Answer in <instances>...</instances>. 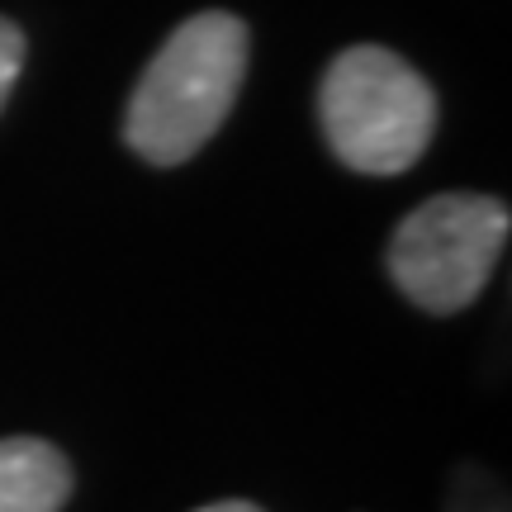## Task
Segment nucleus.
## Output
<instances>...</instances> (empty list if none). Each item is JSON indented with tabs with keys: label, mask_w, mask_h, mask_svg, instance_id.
I'll return each mask as SVG.
<instances>
[{
	"label": "nucleus",
	"mask_w": 512,
	"mask_h": 512,
	"mask_svg": "<svg viewBox=\"0 0 512 512\" xmlns=\"http://www.w3.org/2000/svg\"><path fill=\"white\" fill-rule=\"evenodd\" d=\"M512 214L494 195H437L418 204L389 242V275L418 309L460 313L489 285Z\"/></svg>",
	"instance_id": "obj_3"
},
{
	"label": "nucleus",
	"mask_w": 512,
	"mask_h": 512,
	"mask_svg": "<svg viewBox=\"0 0 512 512\" xmlns=\"http://www.w3.org/2000/svg\"><path fill=\"white\" fill-rule=\"evenodd\" d=\"M72 494L67 456L38 437L0 441V512H57Z\"/></svg>",
	"instance_id": "obj_4"
},
{
	"label": "nucleus",
	"mask_w": 512,
	"mask_h": 512,
	"mask_svg": "<svg viewBox=\"0 0 512 512\" xmlns=\"http://www.w3.org/2000/svg\"><path fill=\"white\" fill-rule=\"evenodd\" d=\"M318 119L332 152L351 171L399 176L432 143L437 95L399 53L361 43L328 67L318 91Z\"/></svg>",
	"instance_id": "obj_2"
},
{
	"label": "nucleus",
	"mask_w": 512,
	"mask_h": 512,
	"mask_svg": "<svg viewBox=\"0 0 512 512\" xmlns=\"http://www.w3.org/2000/svg\"><path fill=\"white\" fill-rule=\"evenodd\" d=\"M24 48H29V43L19 34V24L0 19V105L15 91V76H19V67H24Z\"/></svg>",
	"instance_id": "obj_5"
},
{
	"label": "nucleus",
	"mask_w": 512,
	"mask_h": 512,
	"mask_svg": "<svg viewBox=\"0 0 512 512\" xmlns=\"http://www.w3.org/2000/svg\"><path fill=\"white\" fill-rule=\"evenodd\" d=\"M200 512H261L256 503H247V498H223V503H209V508Z\"/></svg>",
	"instance_id": "obj_6"
},
{
	"label": "nucleus",
	"mask_w": 512,
	"mask_h": 512,
	"mask_svg": "<svg viewBox=\"0 0 512 512\" xmlns=\"http://www.w3.org/2000/svg\"><path fill=\"white\" fill-rule=\"evenodd\" d=\"M247 57L252 34L238 15L204 10L185 19L133 86L124 114L128 147L152 166L190 162L233 110Z\"/></svg>",
	"instance_id": "obj_1"
}]
</instances>
